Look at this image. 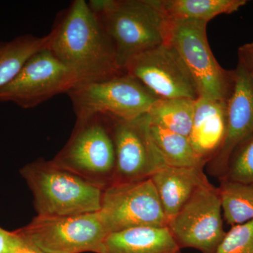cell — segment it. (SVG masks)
Returning <instances> with one entry per match:
<instances>
[{
    "instance_id": "6da1fadb",
    "label": "cell",
    "mask_w": 253,
    "mask_h": 253,
    "mask_svg": "<svg viewBox=\"0 0 253 253\" xmlns=\"http://www.w3.org/2000/svg\"><path fill=\"white\" fill-rule=\"evenodd\" d=\"M51 33L49 49L73 73L76 85L124 73L109 37L85 0H74L61 11Z\"/></svg>"
},
{
    "instance_id": "7a4b0ae2",
    "label": "cell",
    "mask_w": 253,
    "mask_h": 253,
    "mask_svg": "<svg viewBox=\"0 0 253 253\" xmlns=\"http://www.w3.org/2000/svg\"><path fill=\"white\" fill-rule=\"evenodd\" d=\"M124 72L133 56L168 42L169 21L161 0H91Z\"/></svg>"
},
{
    "instance_id": "3957f363",
    "label": "cell",
    "mask_w": 253,
    "mask_h": 253,
    "mask_svg": "<svg viewBox=\"0 0 253 253\" xmlns=\"http://www.w3.org/2000/svg\"><path fill=\"white\" fill-rule=\"evenodd\" d=\"M38 215L66 217L99 212L103 191L81 176L40 158L20 170Z\"/></svg>"
},
{
    "instance_id": "277c9868",
    "label": "cell",
    "mask_w": 253,
    "mask_h": 253,
    "mask_svg": "<svg viewBox=\"0 0 253 253\" xmlns=\"http://www.w3.org/2000/svg\"><path fill=\"white\" fill-rule=\"evenodd\" d=\"M51 161L104 190L112 183L116 151L109 118H76L69 139Z\"/></svg>"
},
{
    "instance_id": "5b68a950",
    "label": "cell",
    "mask_w": 253,
    "mask_h": 253,
    "mask_svg": "<svg viewBox=\"0 0 253 253\" xmlns=\"http://www.w3.org/2000/svg\"><path fill=\"white\" fill-rule=\"evenodd\" d=\"M207 24L195 20L170 19L167 42L176 50L189 70L199 98L227 101L234 86V71L224 69L213 55Z\"/></svg>"
},
{
    "instance_id": "8992f818",
    "label": "cell",
    "mask_w": 253,
    "mask_h": 253,
    "mask_svg": "<svg viewBox=\"0 0 253 253\" xmlns=\"http://www.w3.org/2000/svg\"><path fill=\"white\" fill-rule=\"evenodd\" d=\"M67 94L76 118L100 115L129 121L148 114L159 99L126 73L104 81L78 84Z\"/></svg>"
},
{
    "instance_id": "52a82bcc",
    "label": "cell",
    "mask_w": 253,
    "mask_h": 253,
    "mask_svg": "<svg viewBox=\"0 0 253 253\" xmlns=\"http://www.w3.org/2000/svg\"><path fill=\"white\" fill-rule=\"evenodd\" d=\"M99 212L109 234L133 228L166 227L168 224L151 178L108 186L103 191Z\"/></svg>"
},
{
    "instance_id": "ba28073f",
    "label": "cell",
    "mask_w": 253,
    "mask_h": 253,
    "mask_svg": "<svg viewBox=\"0 0 253 253\" xmlns=\"http://www.w3.org/2000/svg\"><path fill=\"white\" fill-rule=\"evenodd\" d=\"M18 231L44 253H99L109 235L99 212L66 217L38 215Z\"/></svg>"
},
{
    "instance_id": "9c48e42d",
    "label": "cell",
    "mask_w": 253,
    "mask_h": 253,
    "mask_svg": "<svg viewBox=\"0 0 253 253\" xmlns=\"http://www.w3.org/2000/svg\"><path fill=\"white\" fill-rule=\"evenodd\" d=\"M76 84L73 73L46 48L33 55L16 77L0 88V102L33 109L56 95L67 94Z\"/></svg>"
},
{
    "instance_id": "30bf717a",
    "label": "cell",
    "mask_w": 253,
    "mask_h": 253,
    "mask_svg": "<svg viewBox=\"0 0 253 253\" xmlns=\"http://www.w3.org/2000/svg\"><path fill=\"white\" fill-rule=\"evenodd\" d=\"M168 227L181 249L214 253L226 233L218 188L209 182L196 190Z\"/></svg>"
},
{
    "instance_id": "8fae6325",
    "label": "cell",
    "mask_w": 253,
    "mask_h": 253,
    "mask_svg": "<svg viewBox=\"0 0 253 253\" xmlns=\"http://www.w3.org/2000/svg\"><path fill=\"white\" fill-rule=\"evenodd\" d=\"M109 119L116 151L111 184L149 179L166 166L151 136L148 114L129 121Z\"/></svg>"
},
{
    "instance_id": "7c38bea8",
    "label": "cell",
    "mask_w": 253,
    "mask_h": 253,
    "mask_svg": "<svg viewBox=\"0 0 253 253\" xmlns=\"http://www.w3.org/2000/svg\"><path fill=\"white\" fill-rule=\"evenodd\" d=\"M124 73L137 80L159 99H199L189 70L169 43L133 56L126 63Z\"/></svg>"
},
{
    "instance_id": "4fadbf2b",
    "label": "cell",
    "mask_w": 253,
    "mask_h": 253,
    "mask_svg": "<svg viewBox=\"0 0 253 253\" xmlns=\"http://www.w3.org/2000/svg\"><path fill=\"white\" fill-rule=\"evenodd\" d=\"M234 86L227 101L224 140L208 163V172L221 179L225 174L233 151L253 134V73L239 60Z\"/></svg>"
},
{
    "instance_id": "5bb4252c",
    "label": "cell",
    "mask_w": 253,
    "mask_h": 253,
    "mask_svg": "<svg viewBox=\"0 0 253 253\" xmlns=\"http://www.w3.org/2000/svg\"><path fill=\"white\" fill-rule=\"evenodd\" d=\"M151 179L168 221L180 211L196 190L210 182L202 168L166 166Z\"/></svg>"
},
{
    "instance_id": "9a60e30c",
    "label": "cell",
    "mask_w": 253,
    "mask_h": 253,
    "mask_svg": "<svg viewBox=\"0 0 253 253\" xmlns=\"http://www.w3.org/2000/svg\"><path fill=\"white\" fill-rule=\"evenodd\" d=\"M227 118V101L199 98L195 102L194 121L189 140L201 158L212 157L224 140Z\"/></svg>"
},
{
    "instance_id": "2e32d148",
    "label": "cell",
    "mask_w": 253,
    "mask_h": 253,
    "mask_svg": "<svg viewBox=\"0 0 253 253\" xmlns=\"http://www.w3.org/2000/svg\"><path fill=\"white\" fill-rule=\"evenodd\" d=\"M99 253H182L168 226L133 228L111 233Z\"/></svg>"
},
{
    "instance_id": "e0dca14e",
    "label": "cell",
    "mask_w": 253,
    "mask_h": 253,
    "mask_svg": "<svg viewBox=\"0 0 253 253\" xmlns=\"http://www.w3.org/2000/svg\"><path fill=\"white\" fill-rule=\"evenodd\" d=\"M51 39L52 33L50 32L42 37L26 34L0 42V88L16 77L33 55L49 48Z\"/></svg>"
},
{
    "instance_id": "ac0fdd59",
    "label": "cell",
    "mask_w": 253,
    "mask_h": 253,
    "mask_svg": "<svg viewBox=\"0 0 253 253\" xmlns=\"http://www.w3.org/2000/svg\"><path fill=\"white\" fill-rule=\"evenodd\" d=\"M150 131L166 166L179 168H202L207 161L195 151L189 138L151 124Z\"/></svg>"
},
{
    "instance_id": "d6986e66",
    "label": "cell",
    "mask_w": 253,
    "mask_h": 253,
    "mask_svg": "<svg viewBox=\"0 0 253 253\" xmlns=\"http://www.w3.org/2000/svg\"><path fill=\"white\" fill-rule=\"evenodd\" d=\"M170 19L195 20L208 23L221 14L236 12L247 3L246 0H161Z\"/></svg>"
},
{
    "instance_id": "ffe728a7",
    "label": "cell",
    "mask_w": 253,
    "mask_h": 253,
    "mask_svg": "<svg viewBox=\"0 0 253 253\" xmlns=\"http://www.w3.org/2000/svg\"><path fill=\"white\" fill-rule=\"evenodd\" d=\"M196 100L158 99L148 113L150 122L189 137L192 129Z\"/></svg>"
},
{
    "instance_id": "44dd1931",
    "label": "cell",
    "mask_w": 253,
    "mask_h": 253,
    "mask_svg": "<svg viewBox=\"0 0 253 253\" xmlns=\"http://www.w3.org/2000/svg\"><path fill=\"white\" fill-rule=\"evenodd\" d=\"M218 188L224 220L231 226L253 220V185L221 179Z\"/></svg>"
},
{
    "instance_id": "7402d4cb",
    "label": "cell",
    "mask_w": 253,
    "mask_h": 253,
    "mask_svg": "<svg viewBox=\"0 0 253 253\" xmlns=\"http://www.w3.org/2000/svg\"><path fill=\"white\" fill-rule=\"evenodd\" d=\"M221 179L253 185V134L233 151Z\"/></svg>"
},
{
    "instance_id": "603a6c76",
    "label": "cell",
    "mask_w": 253,
    "mask_h": 253,
    "mask_svg": "<svg viewBox=\"0 0 253 253\" xmlns=\"http://www.w3.org/2000/svg\"><path fill=\"white\" fill-rule=\"evenodd\" d=\"M213 253H253V220L231 226Z\"/></svg>"
},
{
    "instance_id": "cb8c5ba5",
    "label": "cell",
    "mask_w": 253,
    "mask_h": 253,
    "mask_svg": "<svg viewBox=\"0 0 253 253\" xmlns=\"http://www.w3.org/2000/svg\"><path fill=\"white\" fill-rule=\"evenodd\" d=\"M9 253H44L19 231L9 234Z\"/></svg>"
},
{
    "instance_id": "d4e9b609",
    "label": "cell",
    "mask_w": 253,
    "mask_h": 253,
    "mask_svg": "<svg viewBox=\"0 0 253 253\" xmlns=\"http://www.w3.org/2000/svg\"><path fill=\"white\" fill-rule=\"evenodd\" d=\"M239 58L253 73V42L244 44L239 48Z\"/></svg>"
},
{
    "instance_id": "484cf974",
    "label": "cell",
    "mask_w": 253,
    "mask_h": 253,
    "mask_svg": "<svg viewBox=\"0 0 253 253\" xmlns=\"http://www.w3.org/2000/svg\"><path fill=\"white\" fill-rule=\"evenodd\" d=\"M9 234L0 227V253H9Z\"/></svg>"
},
{
    "instance_id": "4316f807",
    "label": "cell",
    "mask_w": 253,
    "mask_h": 253,
    "mask_svg": "<svg viewBox=\"0 0 253 253\" xmlns=\"http://www.w3.org/2000/svg\"></svg>"
}]
</instances>
